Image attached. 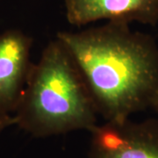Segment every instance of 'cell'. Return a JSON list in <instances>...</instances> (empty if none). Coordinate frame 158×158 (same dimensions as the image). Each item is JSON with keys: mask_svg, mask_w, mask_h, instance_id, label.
Instances as JSON below:
<instances>
[{"mask_svg": "<svg viewBox=\"0 0 158 158\" xmlns=\"http://www.w3.org/2000/svg\"><path fill=\"white\" fill-rule=\"evenodd\" d=\"M15 125V119L13 115L10 114H0V135L9 127Z\"/></svg>", "mask_w": 158, "mask_h": 158, "instance_id": "cell-6", "label": "cell"}, {"mask_svg": "<svg viewBox=\"0 0 158 158\" xmlns=\"http://www.w3.org/2000/svg\"><path fill=\"white\" fill-rule=\"evenodd\" d=\"M88 87L98 115L124 121L152 107L158 94V46L129 24H106L80 32H59Z\"/></svg>", "mask_w": 158, "mask_h": 158, "instance_id": "cell-1", "label": "cell"}, {"mask_svg": "<svg viewBox=\"0 0 158 158\" xmlns=\"http://www.w3.org/2000/svg\"><path fill=\"white\" fill-rule=\"evenodd\" d=\"M66 18L73 26H85L99 20L133 21L156 26L158 0H63Z\"/></svg>", "mask_w": 158, "mask_h": 158, "instance_id": "cell-5", "label": "cell"}, {"mask_svg": "<svg viewBox=\"0 0 158 158\" xmlns=\"http://www.w3.org/2000/svg\"><path fill=\"white\" fill-rule=\"evenodd\" d=\"M33 39L19 29L0 34V114L13 115L33 66Z\"/></svg>", "mask_w": 158, "mask_h": 158, "instance_id": "cell-4", "label": "cell"}, {"mask_svg": "<svg viewBox=\"0 0 158 158\" xmlns=\"http://www.w3.org/2000/svg\"><path fill=\"white\" fill-rule=\"evenodd\" d=\"M90 135L89 158H158V118L106 121Z\"/></svg>", "mask_w": 158, "mask_h": 158, "instance_id": "cell-3", "label": "cell"}, {"mask_svg": "<svg viewBox=\"0 0 158 158\" xmlns=\"http://www.w3.org/2000/svg\"><path fill=\"white\" fill-rule=\"evenodd\" d=\"M152 108L155 110V111H156V113H157V115H158V94H157V96H156V99H155L154 103H153Z\"/></svg>", "mask_w": 158, "mask_h": 158, "instance_id": "cell-7", "label": "cell"}, {"mask_svg": "<svg viewBox=\"0 0 158 158\" xmlns=\"http://www.w3.org/2000/svg\"><path fill=\"white\" fill-rule=\"evenodd\" d=\"M98 113L68 49L51 40L33 63L13 117L15 125L36 138L92 131Z\"/></svg>", "mask_w": 158, "mask_h": 158, "instance_id": "cell-2", "label": "cell"}]
</instances>
